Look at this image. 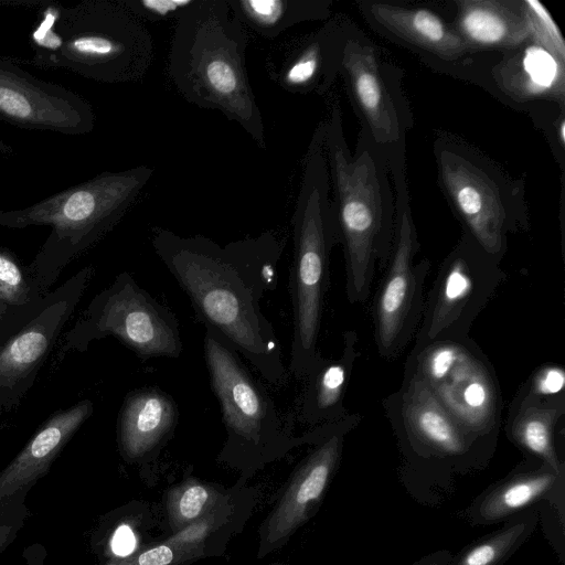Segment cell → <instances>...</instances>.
Instances as JSON below:
<instances>
[{
  "instance_id": "obj_1",
  "label": "cell",
  "mask_w": 565,
  "mask_h": 565,
  "mask_svg": "<svg viewBox=\"0 0 565 565\" xmlns=\"http://www.w3.org/2000/svg\"><path fill=\"white\" fill-rule=\"evenodd\" d=\"M154 253L186 294L198 320L217 331L269 384L288 372L271 322L260 309L278 282L282 244L273 232L221 246L203 235L152 231Z\"/></svg>"
},
{
  "instance_id": "obj_2",
  "label": "cell",
  "mask_w": 565,
  "mask_h": 565,
  "mask_svg": "<svg viewBox=\"0 0 565 565\" xmlns=\"http://www.w3.org/2000/svg\"><path fill=\"white\" fill-rule=\"evenodd\" d=\"M323 126L331 199L344 256L345 294L350 303H362L370 296L376 263L385 268L393 245L396 207L387 156L362 129L352 157L337 99Z\"/></svg>"
},
{
  "instance_id": "obj_3",
  "label": "cell",
  "mask_w": 565,
  "mask_h": 565,
  "mask_svg": "<svg viewBox=\"0 0 565 565\" xmlns=\"http://www.w3.org/2000/svg\"><path fill=\"white\" fill-rule=\"evenodd\" d=\"M248 33L227 0H194L177 19L168 76L190 104L221 111L265 149L260 109L248 81Z\"/></svg>"
},
{
  "instance_id": "obj_4",
  "label": "cell",
  "mask_w": 565,
  "mask_h": 565,
  "mask_svg": "<svg viewBox=\"0 0 565 565\" xmlns=\"http://www.w3.org/2000/svg\"><path fill=\"white\" fill-rule=\"evenodd\" d=\"M31 33L32 64L102 83L140 81L154 58L143 21L121 0L44 4Z\"/></svg>"
},
{
  "instance_id": "obj_5",
  "label": "cell",
  "mask_w": 565,
  "mask_h": 565,
  "mask_svg": "<svg viewBox=\"0 0 565 565\" xmlns=\"http://www.w3.org/2000/svg\"><path fill=\"white\" fill-rule=\"evenodd\" d=\"M323 136L322 121L315 130L303 158L291 217L292 256L288 289L292 339L288 372L296 379H303L321 355L318 340L330 281V255L339 244Z\"/></svg>"
},
{
  "instance_id": "obj_6",
  "label": "cell",
  "mask_w": 565,
  "mask_h": 565,
  "mask_svg": "<svg viewBox=\"0 0 565 565\" xmlns=\"http://www.w3.org/2000/svg\"><path fill=\"white\" fill-rule=\"evenodd\" d=\"M153 172L147 166L105 171L28 207L0 211L3 227H51L30 264L42 295L50 291L72 260L95 246L121 221Z\"/></svg>"
},
{
  "instance_id": "obj_7",
  "label": "cell",
  "mask_w": 565,
  "mask_h": 565,
  "mask_svg": "<svg viewBox=\"0 0 565 565\" xmlns=\"http://www.w3.org/2000/svg\"><path fill=\"white\" fill-rule=\"evenodd\" d=\"M203 353L226 431L216 461L239 472L237 483L247 484L267 465L321 437L327 424L301 436L292 435L282 424L266 387L225 338L209 327L205 328Z\"/></svg>"
},
{
  "instance_id": "obj_8",
  "label": "cell",
  "mask_w": 565,
  "mask_h": 565,
  "mask_svg": "<svg viewBox=\"0 0 565 565\" xmlns=\"http://www.w3.org/2000/svg\"><path fill=\"white\" fill-rule=\"evenodd\" d=\"M114 337L140 360L177 359L183 351L177 316L160 303L134 277L119 273L114 281L95 295L67 330L57 360L70 352L84 353L92 342Z\"/></svg>"
},
{
  "instance_id": "obj_9",
  "label": "cell",
  "mask_w": 565,
  "mask_h": 565,
  "mask_svg": "<svg viewBox=\"0 0 565 565\" xmlns=\"http://www.w3.org/2000/svg\"><path fill=\"white\" fill-rule=\"evenodd\" d=\"M94 273L92 265L83 267L0 322V427L34 385Z\"/></svg>"
},
{
  "instance_id": "obj_10",
  "label": "cell",
  "mask_w": 565,
  "mask_h": 565,
  "mask_svg": "<svg viewBox=\"0 0 565 565\" xmlns=\"http://www.w3.org/2000/svg\"><path fill=\"white\" fill-rule=\"evenodd\" d=\"M407 362L461 427L477 438L495 441L502 409L499 383L493 366L470 338L413 349Z\"/></svg>"
},
{
  "instance_id": "obj_11",
  "label": "cell",
  "mask_w": 565,
  "mask_h": 565,
  "mask_svg": "<svg viewBox=\"0 0 565 565\" xmlns=\"http://www.w3.org/2000/svg\"><path fill=\"white\" fill-rule=\"evenodd\" d=\"M404 169L390 170L395 188L394 238L372 306L374 341L385 360L398 358L414 340L423 316L425 280L430 269L428 258L414 263L419 242Z\"/></svg>"
},
{
  "instance_id": "obj_12",
  "label": "cell",
  "mask_w": 565,
  "mask_h": 565,
  "mask_svg": "<svg viewBox=\"0 0 565 565\" xmlns=\"http://www.w3.org/2000/svg\"><path fill=\"white\" fill-rule=\"evenodd\" d=\"M504 279L500 263L463 232L439 265L425 297L413 349L469 339L471 326Z\"/></svg>"
},
{
  "instance_id": "obj_13",
  "label": "cell",
  "mask_w": 565,
  "mask_h": 565,
  "mask_svg": "<svg viewBox=\"0 0 565 565\" xmlns=\"http://www.w3.org/2000/svg\"><path fill=\"white\" fill-rule=\"evenodd\" d=\"M434 152L440 188L465 233L500 263L508 233L522 225L521 212L512 207L498 178L468 150L438 140Z\"/></svg>"
},
{
  "instance_id": "obj_14",
  "label": "cell",
  "mask_w": 565,
  "mask_h": 565,
  "mask_svg": "<svg viewBox=\"0 0 565 565\" xmlns=\"http://www.w3.org/2000/svg\"><path fill=\"white\" fill-rule=\"evenodd\" d=\"M360 420V414H351L327 424L321 437L309 445L259 525L257 558L280 550L316 515L339 467L345 436Z\"/></svg>"
},
{
  "instance_id": "obj_15",
  "label": "cell",
  "mask_w": 565,
  "mask_h": 565,
  "mask_svg": "<svg viewBox=\"0 0 565 565\" xmlns=\"http://www.w3.org/2000/svg\"><path fill=\"white\" fill-rule=\"evenodd\" d=\"M403 450L424 459L460 463L477 460L494 440L469 434L437 401L406 361L401 388L383 402Z\"/></svg>"
},
{
  "instance_id": "obj_16",
  "label": "cell",
  "mask_w": 565,
  "mask_h": 565,
  "mask_svg": "<svg viewBox=\"0 0 565 565\" xmlns=\"http://www.w3.org/2000/svg\"><path fill=\"white\" fill-rule=\"evenodd\" d=\"M338 73L362 118V129L386 153L387 163L405 161V136L412 126L411 116L375 50L347 34Z\"/></svg>"
},
{
  "instance_id": "obj_17",
  "label": "cell",
  "mask_w": 565,
  "mask_h": 565,
  "mask_svg": "<svg viewBox=\"0 0 565 565\" xmlns=\"http://www.w3.org/2000/svg\"><path fill=\"white\" fill-rule=\"evenodd\" d=\"M0 119L22 129L64 135H85L95 126L93 107L83 96L4 58H0Z\"/></svg>"
},
{
  "instance_id": "obj_18",
  "label": "cell",
  "mask_w": 565,
  "mask_h": 565,
  "mask_svg": "<svg viewBox=\"0 0 565 565\" xmlns=\"http://www.w3.org/2000/svg\"><path fill=\"white\" fill-rule=\"evenodd\" d=\"M256 495L254 488L235 483L233 494L200 521L131 555L107 558L102 565H191L221 556L253 514Z\"/></svg>"
},
{
  "instance_id": "obj_19",
  "label": "cell",
  "mask_w": 565,
  "mask_h": 565,
  "mask_svg": "<svg viewBox=\"0 0 565 565\" xmlns=\"http://www.w3.org/2000/svg\"><path fill=\"white\" fill-rule=\"evenodd\" d=\"M94 403L78 401L51 414L24 447L0 471V519L28 513L24 500L62 450L92 416Z\"/></svg>"
},
{
  "instance_id": "obj_20",
  "label": "cell",
  "mask_w": 565,
  "mask_h": 565,
  "mask_svg": "<svg viewBox=\"0 0 565 565\" xmlns=\"http://www.w3.org/2000/svg\"><path fill=\"white\" fill-rule=\"evenodd\" d=\"M178 422V405L166 391L158 386H142L128 392L116 425L120 457L148 476L172 439Z\"/></svg>"
},
{
  "instance_id": "obj_21",
  "label": "cell",
  "mask_w": 565,
  "mask_h": 565,
  "mask_svg": "<svg viewBox=\"0 0 565 565\" xmlns=\"http://www.w3.org/2000/svg\"><path fill=\"white\" fill-rule=\"evenodd\" d=\"M345 35L344 26L330 22L315 33L286 42L267 61L271 81L292 94L326 93L338 74Z\"/></svg>"
},
{
  "instance_id": "obj_22",
  "label": "cell",
  "mask_w": 565,
  "mask_h": 565,
  "mask_svg": "<svg viewBox=\"0 0 565 565\" xmlns=\"http://www.w3.org/2000/svg\"><path fill=\"white\" fill-rule=\"evenodd\" d=\"M532 459V462L519 466L472 502L467 511L471 524L505 522L537 508L541 502L557 503L558 498L563 499L565 475Z\"/></svg>"
},
{
  "instance_id": "obj_23",
  "label": "cell",
  "mask_w": 565,
  "mask_h": 565,
  "mask_svg": "<svg viewBox=\"0 0 565 565\" xmlns=\"http://www.w3.org/2000/svg\"><path fill=\"white\" fill-rule=\"evenodd\" d=\"M454 29L469 51L514 50L529 41L521 0H457Z\"/></svg>"
},
{
  "instance_id": "obj_24",
  "label": "cell",
  "mask_w": 565,
  "mask_h": 565,
  "mask_svg": "<svg viewBox=\"0 0 565 565\" xmlns=\"http://www.w3.org/2000/svg\"><path fill=\"white\" fill-rule=\"evenodd\" d=\"M358 333L349 330L343 334L342 352L337 359L320 355L306 376L298 418L302 423L320 426L348 416L344 407L345 391L358 358Z\"/></svg>"
},
{
  "instance_id": "obj_25",
  "label": "cell",
  "mask_w": 565,
  "mask_h": 565,
  "mask_svg": "<svg viewBox=\"0 0 565 565\" xmlns=\"http://www.w3.org/2000/svg\"><path fill=\"white\" fill-rule=\"evenodd\" d=\"M363 9L385 32L443 61L454 62L469 52L455 29L431 10L384 2H365Z\"/></svg>"
},
{
  "instance_id": "obj_26",
  "label": "cell",
  "mask_w": 565,
  "mask_h": 565,
  "mask_svg": "<svg viewBox=\"0 0 565 565\" xmlns=\"http://www.w3.org/2000/svg\"><path fill=\"white\" fill-rule=\"evenodd\" d=\"M494 67L499 85L520 99L547 98L564 105L565 64L526 41Z\"/></svg>"
},
{
  "instance_id": "obj_27",
  "label": "cell",
  "mask_w": 565,
  "mask_h": 565,
  "mask_svg": "<svg viewBox=\"0 0 565 565\" xmlns=\"http://www.w3.org/2000/svg\"><path fill=\"white\" fill-rule=\"evenodd\" d=\"M565 414V404L522 405L509 411L507 434L511 441L532 458L565 475L554 439L557 422Z\"/></svg>"
},
{
  "instance_id": "obj_28",
  "label": "cell",
  "mask_w": 565,
  "mask_h": 565,
  "mask_svg": "<svg viewBox=\"0 0 565 565\" xmlns=\"http://www.w3.org/2000/svg\"><path fill=\"white\" fill-rule=\"evenodd\" d=\"M232 12L256 34L275 39L287 29L305 21L326 19L327 0H227Z\"/></svg>"
},
{
  "instance_id": "obj_29",
  "label": "cell",
  "mask_w": 565,
  "mask_h": 565,
  "mask_svg": "<svg viewBox=\"0 0 565 565\" xmlns=\"http://www.w3.org/2000/svg\"><path fill=\"white\" fill-rule=\"evenodd\" d=\"M235 484L225 487L186 473L171 486L162 501V524L166 536L200 521L223 504L234 492Z\"/></svg>"
},
{
  "instance_id": "obj_30",
  "label": "cell",
  "mask_w": 565,
  "mask_h": 565,
  "mask_svg": "<svg viewBox=\"0 0 565 565\" xmlns=\"http://www.w3.org/2000/svg\"><path fill=\"white\" fill-rule=\"evenodd\" d=\"M539 508L524 511L497 531L466 546L447 565H503L527 540L539 522Z\"/></svg>"
},
{
  "instance_id": "obj_31",
  "label": "cell",
  "mask_w": 565,
  "mask_h": 565,
  "mask_svg": "<svg viewBox=\"0 0 565 565\" xmlns=\"http://www.w3.org/2000/svg\"><path fill=\"white\" fill-rule=\"evenodd\" d=\"M42 296L30 267L9 248L0 245V322Z\"/></svg>"
},
{
  "instance_id": "obj_32",
  "label": "cell",
  "mask_w": 565,
  "mask_h": 565,
  "mask_svg": "<svg viewBox=\"0 0 565 565\" xmlns=\"http://www.w3.org/2000/svg\"><path fill=\"white\" fill-rule=\"evenodd\" d=\"M154 512L147 502H134L126 505L109 533L108 558L125 557L153 542L147 540L149 532L157 524Z\"/></svg>"
},
{
  "instance_id": "obj_33",
  "label": "cell",
  "mask_w": 565,
  "mask_h": 565,
  "mask_svg": "<svg viewBox=\"0 0 565 565\" xmlns=\"http://www.w3.org/2000/svg\"><path fill=\"white\" fill-rule=\"evenodd\" d=\"M565 371L559 364L546 363L529 376L511 401L509 411L522 405L565 404Z\"/></svg>"
},
{
  "instance_id": "obj_34",
  "label": "cell",
  "mask_w": 565,
  "mask_h": 565,
  "mask_svg": "<svg viewBox=\"0 0 565 565\" xmlns=\"http://www.w3.org/2000/svg\"><path fill=\"white\" fill-rule=\"evenodd\" d=\"M521 4L527 23L529 41L565 64V40L550 11L536 0H521Z\"/></svg>"
},
{
  "instance_id": "obj_35",
  "label": "cell",
  "mask_w": 565,
  "mask_h": 565,
  "mask_svg": "<svg viewBox=\"0 0 565 565\" xmlns=\"http://www.w3.org/2000/svg\"><path fill=\"white\" fill-rule=\"evenodd\" d=\"M142 21H164L178 18L194 0H121Z\"/></svg>"
},
{
  "instance_id": "obj_36",
  "label": "cell",
  "mask_w": 565,
  "mask_h": 565,
  "mask_svg": "<svg viewBox=\"0 0 565 565\" xmlns=\"http://www.w3.org/2000/svg\"><path fill=\"white\" fill-rule=\"evenodd\" d=\"M25 518L26 513H20L0 519V553L14 541Z\"/></svg>"
},
{
  "instance_id": "obj_37",
  "label": "cell",
  "mask_w": 565,
  "mask_h": 565,
  "mask_svg": "<svg viewBox=\"0 0 565 565\" xmlns=\"http://www.w3.org/2000/svg\"><path fill=\"white\" fill-rule=\"evenodd\" d=\"M450 558L451 554L449 551L439 550L422 557L412 565H447Z\"/></svg>"
},
{
  "instance_id": "obj_38",
  "label": "cell",
  "mask_w": 565,
  "mask_h": 565,
  "mask_svg": "<svg viewBox=\"0 0 565 565\" xmlns=\"http://www.w3.org/2000/svg\"><path fill=\"white\" fill-rule=\"evenodd\" d=\"M13 152V149L10 145H7L3 140L0 139V153L10 154Z\"/></svg>"
},
{
  "instance_id": "obj_39",
  "label": "cell",
  "mask_w": 565,
  "mask_h": 565,
  "mask_svg": "<svg viewBox=\"0 0 565 565\" xmlns=\"http://www.w3.org/2000/svg\"><path fill=\"white\" fill-rule=\"evenodd\" d=\"M559 142L564 145L565 141V121L562 119L559 122Z\"/></svg>"
},
{
  "instance_id": "obj_40",
  "label": "cell",
  "mask_w": 565,
  "mask_h": 565,
  "mask_svg": "<svg viewBox=\"0 0 565 565\" xmlns=\"http://www.w3.org/2000/svg\"><path fill=\"white\" fill-rule=\"evenodd\" d=\"M268 565H287V564L284 563V562H274V563H270Z\"/></svg>"
}]
</instances>
